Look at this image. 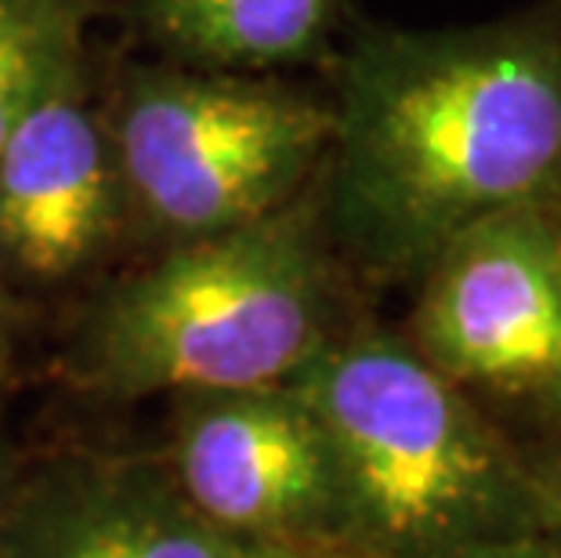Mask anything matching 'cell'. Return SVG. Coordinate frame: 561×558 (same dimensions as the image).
<instances>
[{
    "mask_svg": "<svg viewBox=\"0 0 561 558\" xmlns=\"http://www.w3.org/2000/svg\"><path fill=\"white\" fill-rule=\"evenodd\" d=\"M330 113L327 236L374 276H421L471 225L561 207V0L482 26H366Z\"/></svg>",
    "mask_w": 561,
    "mask_h": 558,
    "instance_id": "cell-1",
    "label": "cell"
},
{
    "mask_svg": "<svg viewBox=\"0 0 561 558\" xmlns=\"http://www.w3.org/2000/svg\"><path fill=\"white\" fill-rule=\"evenodd\" d=\"M337 327L319 189L236 229L171 243L102 294L69 349L110 399L290 385Z\"/></svg>",
    "mask_w": 561,
    "mask_h": 558,
    "instance_id": "cell-2",
    "label": "cell"
},
{
    "mask_svg": "<svg viewBox=\"0 0 561 558\" xmlns=\"http://www.w3.org/2000/svg\"><path fill=\"white\" fill-rule=\"evenodd\" d=\"M290 385L330 446L333 558H432L540 533L529 465L405 338L341 330Z\"/></svg>",
    "mask_w": 561,
    "mask_h": 558,
    "instance_id": "cell-3",
    "label": "cell"
},
{
    "mask_svg": "<svg viewBox=\"0 0 561 558\" xmlns=\"http://www.w3.org/2000/svg\"><path fill=\"white\" fill-rule=\"evenodd\" d=\"M330 102L254 73L157 69L110 121L127 221L163 247L257 221L322 171Z\"/></svg>",
    "mask_w": 561,
    "mask_h": 558,
    "instance_id": "cell-4",
    "label": "cell"
},
{
    "mask_svg": "<svg viewBox=\"0 0 561 558\" xmlns=\"http://www.w3.org/2000/svg\"><path fill=\"white\" fill-rule=\"evenodd\" d=\"M163 460L188 504L225 537L341 555L330 446L294 385L178 396Z\"/></svg>",
    "mask_w": 561,
    "mask_h": 558,
    "instance_id": "cell-5",
    "label": "cell"
},
{
    "mask_svg": "<svg viewBox=\"0 0 561 558\" xmlns=\"http://www.w3.org/2000/svg\"><path fill=\"white\" fill-rule=\"evenodd\" d=\"M410 341L460 388L543 391L561 355L558 207L493 215L421 272Z\"/></svg>",
    "mask_w": 561,
    "mask_h": 558,
    "instance_id": "cell-6",
    "label": "cell"
},
{
    "mask_svg": "<svg viewBox=\"0 0 561 558\" xmlns=\"http://www.w3.org/2000/svg\"><path fill=\"white\" fill-rule=\"evenodd\" d=\"M124 225L110 121L91 110L73 66L0 146V258L30 280H69L110 251Z\"/></svg>",
    "mask_w": 561,
    "mask_h": 558,
    "instance_id": "cell-7",
    "label": "cell"
},
{
    "mask_svg": "<svg viewBox=\"0 0 561 558\" xmlns=\"http://www.w3.org/2000/svg\"><path fill=\"white\" fill-rule=\"evenodd\" d=\"M0 558H240L163 457L80 449L22 471L0 522Z\"/></svg>",
    "mask_w": 561,
    "mask_h": 558,
    "instance_id": "cell-8",
    "label": "cell"
},
{
    "mask_svg": "<svg viewBox=\"0 0 561 558\" xmlns=\"http://www.w3.org/2000/svg\"><path fill=\"white\" fill-rule=\"evenodd\" d=\"M344 0H135L141 30L193 69L265 73L327 52Z\"/></svg>",
    "mask_w": 561,
    "mask_h": 558,
    "instance_id": "cell-9",
    "label": "cell"
},
{
    "mask_svg": "<svg viewBox=\"0 0 561 558\" xmlns=\"http://www.w3.org/2000/svg\"><path fill=\"white\" fill-rule=\"evenodd\" d=\"M88 0H0V146L83 58Z\"/></svg>",
    "mask_w": 561,
    "mask_h": 558,
    "instance_id": "cell-10",
    "label": "cell"
},
{
    "mask_svg": "<svg viewBox=\"0 0 561 558\" xmlns=\"http://www.w3.org/2000/svg\"><path fill=\"white\" fill-rule=\"evenodd\" d=\"M529 490L536 529L561 544V454H551L529 465Z\"/></svg>",
    "mask_w": 561,
    "mask_h": 558,
    "instance_id": "cell-11",
    "label": "cell"
},
{
    "mask_svg": "<svg viewBox=\"0 0 561 558\" xmlns=\"http://www.w3.org/2000/svg\"><path fill=\"white\" fill-rule=\"evenodd\" d=\"M432 558H561V544L543 537V533H529V537L474 544V548H460V551L432 555Z\"/></svg>",
    "mask_w": 561,
    "mask_h": 558,
    "instance_id": "cell-12",
    "label": "cell"
},
{
    "mask_svg": "<svg viewBox=\"0 0 561 558\" xmlns=\"http://www.w3.org/2000/svg\"><path fill=\"white\" fill-rule=\"evenodd\" d=\"M19 475H22V465L15 457V446H11V439L4 432V421H0V522H4V515H8V504H11L15 486H19Z\"/></svg>",
    "mask_w": 561,
    "mask_h": 558,
    "instance_id": "cell-13",
    "label": "cell"
},
{
    "mask_svg": "<svg viewBox=\"0 0 561 558\" xmlns=\"http://www.w3.org/2000/svg\"><path fill=\"white\" fill-rule=\"evenodd\" d=\"M240 558H312V555L279 548V544H240Z\"/></svg>",
    "mask_w": 561,
    "mask_h": 558,
    "instance_id": "cell-14",
    "label": "cell"
},
{
    "mask_svg": "<svg viewBox=\"0 0 561 558\" xmlns=\"http://www.w3.org/2000/svg\"><path fill=\"white\" fill-rule=\"evenodd\" d=\"M558 225H561V207H558ZM540 399L551 407L554 418H561V355H558V366H554V374H551V382L543 385L540 391Z\"/></svg>",
    "mask_w": 561,
    "mask_h": 558,
    "instance_id": "cell-15",
    "label": "cell"
},
{
    "mask_svg": "<svg viewBox=\"0 0 561 558\" xmlns=\"http://www.w3.org/2000/svg\"><path fill=\"white\" fill-rule=\"evenodd\" d=\"M8 316V294H4V258H0V327H4Z\"/></svg>",
    "mask_w": 561,
    "mask_h": 558,
    "instance_id": "cell-16",
    "label": "cell"
}]
</instances>
